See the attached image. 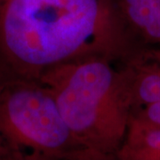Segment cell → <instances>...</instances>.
I'll return each mask as SVG.
<instances>
[{"mask_svg":"<svg viewBox=\"0 0 160 160\" xmlns=\"http://www.w3.org/2000/svg\"><path fill=\"white\" fill-rule=\"evenodd\" d=\"M0 145H1V142H0Z\"/></svg>","mask_w":160,"mask_h":160,"instance_id":"11","label":"cell"},{"mask_svg":"<svg viewBox=\"0 0 160 160\" xmlns=\"http://www.w3.org/2000/svg\"><path fill=\"white\" fill-rule=\"evenodd\" d=\"M126 20L149 41L160 45V2L158 0H121Z\"/></svg>","mask_w":160,"mask_h":160,"instance_id":"5","label":"cell"},{"mask_svg":"<svg viewBox=\"0 0 160 160\" xmlns=\"http://www.w3.org/2000/svg\"><path fill=\"white\" fill-rule=\"evenodd\" d=\"M107 56L84 58L47 70L40 83L53 96L72 135L84 149L115 154L132 113L126 71Z\"/></svg>","mask_w":160,"mask_h":160,"instance_id":"2","label":"cell"},{"mask_svg":"<svg viewBox=\"0 0 160 160\" xmlns=\"http://www.w3.org/2000/svg\"><path fill=\"white\" fill-rule=\"evenodd\" d=\"M0 160H56L46 155L24 149H13L4 145H0Z\"/></svg>","mask_w":160,"mask_h":160,"instance_id":"7","label":"cell"},{"mask_svg":"<svg viewBox=\"0 0 160 160\" xmlns=\"http://www.w3.org/2000/svg\"><path fill=\"white\" fill-rule=\"evenodd\" d=\"M0 142L63 160L84 149L38 80L0 73Z\"/></svg>","mask_w":160,"mask_h":160,"instance_id":"3","label":"cell"},{"mask_svg":"<svg viewBox=\"0 0 160 160\" xmlns=\"http://www.w3.org/2000/svg\"><path fill=\"white\" fill-rule=\"evenodd\" d=\"M132 108L160 102V65L140 66L126 70Z\"/></svg>","mask_w":160,"mask_h":160,"instance_id":"6","label":"cell"},{"mask_svg":"<svg viewBox=\"0 0 160 160\" xmlns=\"http://www.w3.org/2000/svg\"><path fill=\"white\" fill-rule=\"evenodd\" d=\"M115 155L118 160H160V126L132 113L126 136Z\"/></svg>","mask_w":160,"mask_h":160,"instance_id":"4","label":"cell"},{"mask_svg":"<svg viewBox=\"0 0 160 160\" xmlns=\"http://www.w3.org/2000/svg\"><path fill=\"white\" fill-rule=\"evenodd\" d=\"M134 114L152 124L160 126V102L147 105Z\"/></svg>","mask_w":160,"mask_h":160,"instance_id":"9","label":"cell"},{"mask_svg":"<svg viewBox=\"0 0 160 160\" xmlns=\"http://www.w3.org/2000/svg\"><path fill=\"white\" fill-rule=\"evenodd\" d=\"M104 0H0V73L38 80L47 70L122 47Z\"/></svg>","mask_w":160,"mask_h":160,"instance_id":"1","label":"cell"},{"mask_svg":"<svg viewBox=\"0 0 160 160\" xmlns=\"http://www.w3.org/2000/svg\"><path fill=\"white\" fill-rule=\"evenodd\" d=\"M63 160H118L116 155L103 153L88 149H82Z\"/></svg>","mask_w":160,"mask_h":160,"instance_id":"8","label":"cell"},{"mask_svg":"<svg viewBox=\"0 0 160 160\" xmlns=\"http://www.w3.org/2000/svg\"><path fill=\"white\" fill-rule=\"evenodd\" d=\"M158 1H159V2H160V0H158Z\"/></svg>","mask_w":160,"mask_h":160,"instance_id":"10","label":"cell"}]
</instances>
